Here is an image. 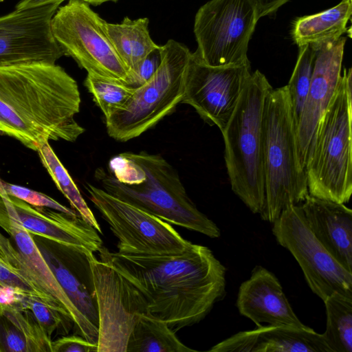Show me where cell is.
<instances>
[{
	"mask_svg": "<svg viewBox=\"0 0 352 352\" xmlns=\"http://www.w3.org/2000/svg\"><path fill=\"white\" fill-rule=\"evenodd\" d=\"M98 252L142 292L149 314L175 333L202 320L226 294V269L204 245L162 255L122 254L103 246Z\"/></svg>",
	"mask_w": 352,
	"mask_h": 352,
	"instance_id": "1",
	"label": "cell"
},
{
	"mask_svg": "<svg viewBox=\"0 0 352 352\" xmlns=\"http://www.w3.org/2000/svg\"><path fill=\"white\" fill-rule=\"evenodd\" d=\"M76 81L56 63L0 67V132L37 151L50 140L74 142L84 131Z\"/></svg>",
	"mask_w": 352,
	"mask_h": 352,
	"instance_id": "2",
	"label": "cell"
},
{
	"mask_svg": "<svg viewBox=\"0 0 352 352\" xmlns=\"http://www.w3.org/2000/svg\"><path fill=\"white\" fill-rule=\"evenodd\" d=\"M108 169L98 168L101 188L166 222L210 238L221 232L188 197L177 170L162 156L126 152L114 156Z\"/></svg>",
	"mask_w": 352,
	"mask_h": 352,
	"instance_id": "3",
	"label": "cell"
},
{
	"mask_svg": "<svg viewBox=\"0 0 352 352\" xmlns=\"http://www.w3.org/2000/svg\"><path fill=\"white\" fill-rule=\"evenodd\" d=\"M351 76V68H344L318 122L305 167L309 195L340 204L352 193Z\"/></svg>",
	"mask_w": 352,
	"mask_h": 352,
	"instance_id": "4",
	"label": "cell"
},
{
	"mask_svg": "<svg viewBox=\"0 0 352 352\" xmlns=\"http://www.w3.org/2000/svg\"><path fill=\"white\" fill-rule=\"evenodd\" d=\"M272 89L263 74L258 70L251 73L221 133L232 190L253 213L260 215L266 202L262 160L263 112Z\"/></svg>",
	"mask_w": 352,
	"mask_h": 352,
	"instance_id": "5",
	"label": "cell"
},
{
	"mask_svg": "<svg viewBox=\"0 0 352 352\" xmlns=\"http://www.w3.org/2000/svg\"><path fill=\"white\" fill-rule=\"evenodd\" d=\"M262 160L266 202L261 217L273 223L285 210L304 201L309 195L286 85L272 89L265 100Z\"/></svg>",
	"mask_w": 352,
	"mask_h": 352,
	"instance_id": "6",
	"label": "cell"
},
{
	"mask_svg": "<svg viewBox=\"0 0 352 352\" xmlns=\"http://www.w3.org/2000/svg\"><path fill=\"white\" fill-rule=\"evenodd\" d=\"M189 49L173 39L160 45V62L151 78L135 91L127 102L105 118L113 139L126 142L155 126L182 102Z\"/></svg>",
	"mask_w": 352,
	"mask_h": 352,
	"instance_id": "7",
	"label": "cell"
},
{
	"mask_svg": "<svg viewBox=\"0 0 352 352\" xmlns=\"http://www.w3.org/2000/svg\"><path fill=\"white\" fill-rule=\"evenodd\" d=\"M102 20L88 3L69 0L56 10L51 30L64 56L72 57L87 74L129 86V71L104 32Z\"/></svg>",
	"mask_w": 352,
	"mask_h": 352,
	"instance_id": "8",
	"label": "cell"
},
{
	"mask_svg": "<svg viewBox=\"0 0 352 352\" xmlns=\"http://www.w3.org/2000/svg\"><path fill=\"white\" fill-rule=\"evenodd\" d=\"M252 0H210L197 11L195 52L205 64L214 67L250 62L249 41L258 21Z\"/></svg>",
	"mask_w": 352,
	"mask_h": 352,
	"instance_id": "9",
	"label": "cell"
},
{
	"mask_svg": "<svg viewBox=\"0 0 352 352\" xmlns=\"http://www.w3.org/2000/svg\"><path fill=\"white\" fill-rule=\"evenodd\" d=\"M89 198L118 239L122 254L162 255L185 251L191 242L169 223L87 183Z\"/></svg>",
	"mask_w": 352,
	"mask_h": 352,
	"instance_id": "10",
	"label": "cell"
},
{
	"mask_svg": "<svg viewBox=\"0 0 352 352\" xmlns=\"http://www.w3.org/2000/svg\"><path fill=\"white\" fill-rule=\"evenodd\" d=\"M272 223L276 241L294 256L316 295L322 301L335 292L352 297V273L317 239L301 206H289Z\"/></svg>",
	"mask_w": 352,
	"mask_h": 352,
	"instance_id": "11",
	"label": "cell"
},
{
	"mask_svg": "<svg viewBox=\"0 0 352 352\" xmlns=\"http://www.w3.org/2000/svg\"><path fill=\"white\" fill-rule=\"evenodd\" d=\"M98 314V352H126L141 315L149 314L142 292L113 267L90 256Z\"/></svg>",
	"mask_w": 352,
	"mask_h": 352,
	"instance_id": "12",
	"label": "cell"
},
{
	"mask_svg": "<svg viewBox=\"0 0 352 352\" xmlns=\"http://www.w3.org/2000/svg\"><path fill=\"white\" fill-rule=\"evenodd\" d=\"M251 75L250 62L214 67L191 53L184 78L182 103L192 107L201 119L222 133L238 104Z\"/></svg>",
	"mask_w": 352,
	"mask_h": 352,
	"instance_id": "13",
	"label": "cell"
},
{
	"mask_svg": "<svg viewBox=\"0 0 352 352\" xmlns=\"http://www.w3.org/2000/svg\"><path fill=\"white\" fill-rule=\"evenodd\" d=\"M77 315L76 333L97 344L98 314L90 254L84 249L32 234Z\"/></svg>",
	"mask_w": 352,
	"mask_h": 352,
	"instance_id": "14",
	"label": "cell"
},
{
	"mask_svg": "<svg viewBox=\"0 0 352 352\" xmlns=\"http://www.w3.org/2000/svg\"><path fill=\"white\" fill-rule=\"evenodd\" d=\"M60 3L15 9L0 16V67L56 63L64 56L51 21Z\"/></svg>",
	"mask_w": 352,
	"mask_h": 352,
	"instance_id": "15",
	"label": "cell"
},
{
	"mask_svg": "<svg viewBox=\"0 0 352 352\" xmlns=\"http://www.w3.org/2000/svg\"><path fill=\"white\" fill-rule=\"evenodd\" d=\"M346 38L311 44L315 51L313 76L296 130L300 162L305 169L316 128L336 91Z\"/></svg>",
	"mask_w": 352,
	"mask_h": 352,
	"instance_id": "16",
	"label": "cell"
},
{
	"mask_svg": "<svg viewBox=\"0 0 352 352\" xmlns=\"http://www.w3.org/2000/svg\"><path fill=\"white\" fill-rule=\"evenodd\" d=\"M236 307L241 315L257 327L267 325L308 328L297 317L276 276L256 265L239 287Z\"/></svg>",
	"mask_w": 352,
	"mask_h": 352,
	"instance_id": "17",
	"label": "cell"
},
{
	"mask_svg": "<svg viewBox=\"0 0 352 352\" xmlns=\"http://www.w3.org/2000/svg\"><path fill=\"white\" fill-rule=\"evenodd\" d=\"M212 352H331L313 329L265 325L240 331L213 346Z\"/></svg>",
	"mask_w": 352,
	"mask_h": 352,
	"instance_id": "18",
	"label": "cell"
},
{
	"mask_svg": "<svg viewBox=\"0 0 352 352\" xmlns=\"http://www.w3.org/2000/svg\"><path fill=\"white\" fill-rule=\"evenodd\" d=\"M313 234L352 273V210L344 204L308 195L300 205Z\"/></svg>",
	"mask_w": 352,
	"mask_h": 352,
	"instance_id": "19",
	"label": "cell"
},
{
	"mask_svg": "<svg viewBox=\"0 0 352 352\" xmlns=\"http://www.w3.org/2000/svg\"><path fill=\"white\" fill-rule=\"evenodd\" d=\"M52 342L30 310L0 305V352H52Z\"/></svg>",
	"mask_w": 352,
	"mask_h": 352,
	"instance_id": "20",
	"label": "cell"
},
{
	"mask_svg": "<svg viewBox=\"0 0 352 352\" xmlns=\"http://www.w3.org/2000/svg\"><path fill=\"white\" fill-rule=\"evenodd\" d=\"M148 18L131 19L126 16L120 23L102 20V26L109 40L130 72L160 45L151 38Z\"/></svg>",
	"mask_w": 352,
	"mask_h": 352,
	"instance_id": "21",
	"label": "cell"
},
{
	"mask_svg": "<svg viewBox=\"0 0 352 352\" xmlns=\"http://www.w3.org/2000/svg\"><path fill=\"white\" fill-rule=\"evenodd\" d=\"M352 0H342L321 12L304 16L294 22L292 37L300 47L336 40L348 32L346 24L352 13Z\"/></svg>",
	"mask_w": 352,
	"mask_h": 352,
	"instance_id": "22",
	"label": "cell"
},
{
	"mask_svg": "<svg viewBox=\"0 0 352 352\" xmlns=\"http://www.w3.org/2000/svg\"><path fill=\"white\" fill-rule=\"evenodd\" d=\"M195 351L183 344L165 322L150 314L140 316L126 345V352Z\"/></svg>",
	"mask_w": 352,
	"mask_h": 352,
	"instance_id": "23",
	"label": "cell"
},
{
	"mask_svg": "<svg viewBox=\"0 0 352 352\" xmlns=\"http://www.w3.org/2000/svg\"><path fill=\"white\" fill-rule=\"evenodd\" d=\"M327 327L322 333L331 352H352V297L335 292L324 301Z\"/></svg>",
	"mask_w": 352,
	"mask_h": 352,
	"instance_id": "24",
	"label": "cell"
},
{
	"mask_svg": "<svg viewBox=\"0 0 352 352\" xmlns=\"http://www.w3.org/2000/svg\"><path fill=\"white\" fill-rule=\"evenodd\" d=\"M43 165L55 183L58 189L67 199L70 205L80 217L89 223L99 233L102 230L92 211L81 195L67 170L60 162L49 142L44 143L38 149Z\"/></svg>",
	"mask_w": 352,
	"mask_h": 352,
	"instance_id": "25",
	"label": "cell"
},
{
	"mask_svg": "<svg viewBox=\"0 0 352 352\" xmlns=\"http://www.w3.org/2000/svg\"><path fill=\"white\" fill-rule=\"evenodd\" d=\"M298 47L297 61L289 82L286 85L296 130L310 87L315 61V51L311 44Z\"/></svg>",
	"mask_w": 352,
	"mask_h": 352,
	"instance_id": "26",
	"label": "cell"
},
{
	"mask_svg": "<svg viewBox=\"0 0 352 352\" xmlns=\"http://www.w3.org/2000/svg\"><path fill=\"white\" fill-rule=\"evenodd\" d=\"M85 86L105 118L122 108L135 91L121 82L89 74Z\"/></svg>",
	"mask_w": 352,
	"mask_h": 352,
	"instance_id": "27",
	"label": "cell"
},
{
	"mask_svg": "<svg viewBox=\"0 0 352 352\" xmlns=\"http://www.w3.org/2000/svg\"><path fill=\"white\" fill-rule=\"evenodd\" d=\"M15 305L30 310L45 333L52 339L53 335H68L74 323L72 318L62 311L45 303L34 296L23 295Z\"/></svg>",
	"mask_w": 352,
	"mask_h": 352,
	"instance_id": "28",
	"label": "cell"
},
{
	"mask_svg": "<svg viewBox=\"0 0 352 352\" xmlns=\"http://www.w3.org/2000/svg\"><path fill=\"white\" fill-rule=\"evenodd\" d=\"M21 295L36 296L45 303L67 314L31 280L0 261V305H11Z\"/></svg>",
	"mask_w": 352,
	"mask_h": 352,
	"instance_id": "29",
	"label": "cell"
},
{
	"mask_svg": "<svg viewBox=\"0 0 352 352\" xmlns=\"http://www.w3.org/2000/svg\"><path fill=\"white\" fill-rule=\"evenodd\" d=\"M0 184L8 195L18 198L31 206L47 208L69 215L80 216L74 209H71L62 205L44 193L19 185L5 182L1 179H0Z\"/></svg>",
	"mask_w": 352,
	"mask_h": 352,
	"instance_id": "30",
	"label": "cell"
},
{
	"mask_svg": "<svg viewBox=\"0 0 352 352\" xmlns=\"http://www.w3.org/2000/svg\"><path fill=\"white\" fill-rule=\"evenodd\" d=\"M160 62V48L151 52L130 72L129 86L138 88L148 80Z\"/></svg>",
	"mask_w": 352,
	"mask_h": 352,
	"instance_id": "31",
	"label": "cell"
},
{
	"mask_svg": "<svg viewBox=\"0 0 352 352\" xmlns=\"http://www.w3.org/2000/svg\"><path fill=\"white\" fill-rule=\"evenodd\" d=\"M52 352H98V346L80 335H66L52 340Z\"/></svg>",
	"mask_w": 352,
	"mask_h": 352,
	"instance_id": "32",
	"label": "cell"
},
{
	"mask_svg": "<svg viewBox=\"0 0 352 352\" xmlns=\"http://www.w3.org/2000/svg\"><path fill=\"white\" fill-rule=\"evenodd\" d=\"M0 254L10 268L16 270L19 262V253L10 240L0 232Z\"/></svg>",
	"mask_w": 352,
	"mask_h": 352,
	"instance_id": "33",
	"label": "cell"
},
{
	"mask_svg": "<svg viewBox=\"0 0 352 352\" xmlns=\"http://www.w3.org/2000/svg\"><path fill=\"white\" fill-rule=\"evenodd\" d=\"M256 6L258 16H262L275 12L289 0H252Z\"/></svg>",
	"mask_w": 352,
	"mask_h": 352,
	"instance_id": "34",
	"label": "cell"
},
{
	"mask_svg": "<svg viewBox=\"0 0 352 352\" xmlns=\"http://www.w3.org/2000/svg\"><path fill=\"white\" fill-rule=\"evenodd\" d=\"M65 0H21L15 6V9H25L50 3H61Z\"/></svg>",
	"mask_w": 352,
	"mask_h": 352,
	"instance_id": "35",
	"label": "cell"
},
{
	"mask_svg": "<svg viewBox=\"0 0 352 352\" xmlns=\"http://www.w3.org/2000/svg\"><path fill=\"white\" fill-rule=\"evenodd\" d=\"M81 1H83L85 2L88 3L89 4H91V5H94V6H98V5H100V4H102V3H104V2H108V1L116 2L118 0H81Z\"/></svg>",
	"mask_w": 352,
	"mask_h": 352,
	"instance_id": "36",
	"label": "cell"
},
{
	"mask_svg": "<svg viewBox=\"0 0 352 352\" xmlns=\"http://www.w3.org/2000/svg\"><path fill=\"white\" fill-rule=\"evenodd\" d=\"M0 261L4 263L5 264H6L3 258V257L1 256V255L0 254ZM9 267V266H8Z\"/></svg>",
	"mask_w": 352,
	"mask_h": 352,
	"instance_id": "37",
	"label": "cell"
}]
</instances>
